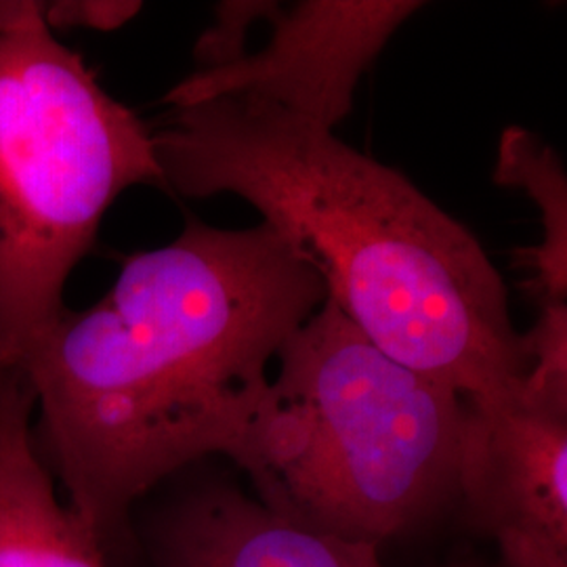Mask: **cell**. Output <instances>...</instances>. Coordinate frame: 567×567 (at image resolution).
<instances>
[{
	"instance_id": "cell-10",
	"label": "cell",
	"mask_w": 567,
	"mask_h": 567,
	"mask_svg": "<svg viewBox=\"0 0 567 567\" xmlns=\"http://www.w3.org/2000/svg\"><path fill=\"white\" fill-rule=\"evenodd\" d=\"M538 309L536 324L522 334L527 372L519 393L529 402L567 408V301Z\"/></svg>"
},
{
	"instance_id": "cell-3",
	"label": "cell",
	"mask_w": 567,
	"mask_h": 567,
	"mask_svg": "<svg viewBox=\"0 0 567 567\" xmlns=\"http://www.w3.org/2000/svg\"><path fill=\"white\" fill-rule=\"evenodd\" d=\"M234 465L274 513L381 550L456 507L466 398L326 299L278 351Z\"/></svg>"
},
{
	"instance_id": "cell-4",
	"label": "cell",
	"mask_w": 567,
	"mask_h": 567,
	"mask_svg": "<svg viewBox=\"0 0 567 567\" xmlns=\"http://www.w3.org/2000/svg\"><path fill=\"white\" fill-rule=\"evenodd\" d=\"M161 185L154 133L44 20L0 0V386L65 311L63 286L124 189Z\"/></svg>"
},
{
	"instance_id": "cell-9",
	"label": "cell",
	"mask_w": 567,
	"mask_h": 567,
	"mask_svg": "<svg viewBox=\"0 0 567 567\" xmlns=\"http://www.w3.org/2000/svg\"><path fill=\"white\" fill-rule=\"evenodd\" d=\"M492 182L524 189L543 217V240L519 250L526 290L536 305L567 301V175L548 143L522 126H507L498 142Z\"/></svg>"
},
{
	"instance_id": "cell-1",
	"label": "cell",
	"mask_w": 567,
	"mask_h": 567,
	"mask_svg": "<svg viewBox=\"0 0 567 567\" xmlns=\"http://www.w3.org/2000/svg\"><path fill=\"white\" fill-rule=\"evenodd\" d=\"M324 301V282L271 227L189 221L32 347L18 383L41 412L34 442L110 567L137 566L145 496L210 458L234 463L269 364Z\"/></svg>"
},
{
	"instance_id": "cell-12",
	"label": "cell",
	"mask_w": 567,
	"mask_h": 567,
	"mask_svg": "<svg viewBox=\"0 0 567 567\" xmlns=\"http://www.w3.org/2000/svg\"><path fill=\"white\" fill-rule=\"evenodd\" d=\"M142 11L135 0H61L47 4L44 20L49 28H86V30H118Z\"/></svg>"
},
{
	"instance_id": "cell-8",
	"label": "cell",
	"mask_w": 567,
	"mask_h": 567,
	"mask_svg": "<svg viewBox=\"0 0 567 567\" xmlns=\"http://www.w3.org/2000/svg\"><path fill=\"white\" fill-rule=\"evenodd\" d=\"M32 410L23 383L0 386V567H110L97 538L55 494Z\"/></svg>"
},
{
	"instance_id": "cell-5",
	"label": "cell",
	"mask_w": 567,
	"mask_h": 567,
	"mask_svg": "<svg viewBox=\"0 0 567 567\" xmlns=\"http://www.w3.org/2000/svg\"><path fill=\"white\" fill-rule=\"evenodd\" d=\"M423 7L416 0L280 2L261 51L194 72L166 93L164 103L175 110L221 97L244 100L334 133L353 110L365 70Z\"/></svg>"
},
{
	"instance_id": "cell-2",
	"label": "cell",
	"mask_w": 567,
	"mask_h": 567,
	"mask_svg": "<svg viewBox=\"0 0 567 567\" xmlns=\"http://www.w3.org/2000/svg\"><path fill=\"white\" fill-rule=\"evenodd\" d=\"M154 145L164 189L257 208L391 358L466 400L519 393L526 351L501 271L400 171L332 131L229 97L175 107Z\"/></svg>"
},
{
	"instance_id": "cell-7",
	"label": "cell",
	"mask_w": 567,
	"mask_h": 567,
	"mask_svg": "<svg viewBox=\"0 0 567 567\" xmlns=\"http://www.w3.org/2000/svg\"><path fill=\"white\" fill-rule=\"evenodd\" d=\"M135 543L143 567H389L381 550L286 519L227 475L182 482L135 526Z\"/></svg>"
},
{
	"instance_id": "cell-11",
	"label": "cell",
	"mask_w": 567,
	"mask_h": 567,
	"mask_svg": "<svg viewBox=\"0 0 567 567\" xmlns=\"http://www.w3.org/2000/svg\"><path fill=\"white\" fill-rule=\"evenodd\" d=\"M280 2L271 0H229L219 2L215 21L194 47L200 70L221 68L246 55V34L255 21L271 20Z\"/></svg>"
},
{
	"instance_id": "cell-13",
	"label": "cell",
	"mask_w": 567,
	"mask_h": 567,
	"mask_svg": "<svg viewBox=\"0 0 567 567\" xmlns=\"http://www.w3.org/2000/svg\"><path fill=\"white\" fill-rule=\"evenodd\" d=\"M435 567H505L501 561L498 564H494V566H489V564H452V566H435Z\"/></svg>"
},
{
	"instance_id": "cell-6",
	"label": "cell",
	"mask_w": 567,
	"mask_h": 567,
	"mask_svg": "<svg viewBox=\"0 0 567 567\" xmlns=\"http://www.w3.org/2000/svg\"><path fill=\"white\" fill-rule=\"evenodd\" d=\"M505 567H567V408L466 400L456 507Z\"/></svg>"
}]
</instances>
